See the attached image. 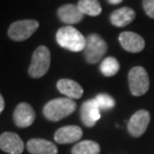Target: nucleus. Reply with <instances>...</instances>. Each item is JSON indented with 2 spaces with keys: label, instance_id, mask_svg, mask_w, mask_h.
Segmentation results:
<instances>
[{
  "label": "nucleus",
  "instance_id": "1",
  "mask_svg": "<svg viewBox=\"0 0 154 154\" xmlns=\"http://www.w3.org/2000/svg\"><path fill=\"white\" fill-rule=\"evenodd\" d=\"M77 103L69 97H58L48 101L43 109L44 116L50 121H59L76 110Z\"/></svg>",
  "mask_w": 154,
  "mask_h": 154
},
{
  "label": "nucleus",
  "instance_id": "2",
  "mask_svg": "<svg viewBox=\"0 0 154 154\" xmlns=\"http://www.w3.org/2000/svg\"><path fill=\"white\" fill-rule=\"evenodd\" d=\"M57 43L62 48L71 52L84 51L86 47V37L72 26H64L60 28L56 34Z\"/></svg>",
  "mask_w": 154,
  "mask_h": 154
},
{
  "label": "nucleus",
  "instance_id": "3",
  "mask_svg": "<svg viewBox=\"0 0 154 154\" xmlns=\"http://www.w3.org/2000/svg\"><path fill=\"white\" fill-rule=\"evenodd\" d=\"M51 65V53L46 46H39L32 55L28 74L33 79L42 78L47 74Z\"/></svg>",
  "mask_w": 154,
  "mask_h": 154
},
{
  "label": "nucleus",
  "instance_id": "4",
  "mask_svg": "<svg viewBox=\"0 0 154 154\" xmlns=\"http://www.w3.org/2000/svg\"><path fill=\"white\" fill-rule=\"evenodd\" d=\"M86 47L84 54L88 64H97L107 52V44L99 34L93 33L86 37Z\"/></svg>",
  "mask_w": 154,
  "mask_h": 154
},
{
  "label": "nucleus",
  "instance_id": "5",
  "mask_svg": "<svg viewBox=\"0 0 154 154\" xmlns=\"http://www.w3.org/2000/svg\"><path fill=\"white\" fill-rule=\"evenodd\" d=\"M39 28V22L33 19H25L13 22L8 29V36L15 42H23L33 35Z\"/></svg>",
  "mask_w": 154,
  "mask_h": 154
},
{
  "label": "nucleus",
  "instance_id": "6",
  "mask_svg": "<svg viewBox=\"0 0 154 154\" xmlns=\"http://www.w3.org/2000/svg\"><path fill=\"white\" fill-rule=\"evenodd\" d=\"M128 84L133 96L140 97L149 90V77L142 67H133L128 73Z\"/></svg>",
  "mask_w": 154,
  "mask_h": 154
},
{
  "label": "nucleus",
  "instance_id": "7",
  "mask_svg": "<svg viewBox=\"0 0 154 154\" xmlns=\"http://www.w3.org/2000/svg\"><path fill=\"white\" fill-rule=\"evenodd\" d=\"M150 122V114L145 109L136 111L127 123V129L130 135L133 137H139L145 132Z\"/></svg>",
  "mask_w": 154,
  "mask_h": 154
},
{
  "label": "nucleus",
  "instance_id": "8",
  "mask_svg": "<svg viewBox=\"0 0 154 154\" xmlns=\"http://www.w3.org/2000/svg\"><path fill=\"white\" fill-rule=\"evenodd\" d=\"M25 145L18 134L14 132H3L0 135V149L9 154H21Z\"/></svg>",
  "mask_w": 154,
  "mask_h": 154
},
{
  "label": "nucleus",
  "instance_id": "9",
  "mask_svg": "<svg viewBox=\"0 0 154 154\" xmlns=\"http://www.w3.org/2000/svg\"><path fill=\"white\" fill-rule=\"evenodd\" d=\"M36 117L35 111L27 103H19L13 112V120L18 127L26 128L34 122Z\"/></svg>",
  "mask_w": 154,
  "mask_h": 154
},
{
  "label": "nucleus",
  "instance_id": "10",
  "mask_svg": "<svg viewBox=\"0 0 154 154\" xmlns=\"http://www.w3.org/2000/svg\"><path fill=\"white\" fill-rule=\"evenodd\" d=\"M119 43L124 50L130 53H140L145 47V41L134 32H122L119 37Z\"/></svg>",
  "mask_w": 154,
  "mask_h": 154
},
{
  "label": "nucleus",
  "instance_id": "11",
  "mask_svg": "<svg viewBox=\"0 0 154 154\" xmlns=\"http://www.w3.org/2000/svg\"><path fill=\"white\" fill-rule=\"evenodd\" d=\"M100 119V109L96 100H88L81 106V119L88 127H93Z\"/></svg>",
  "mask_w": 154,
  "mask_h": 154
},
{
  "label": "nucleus",
  "instance_id": "12",
  "mask_svg": "<svg viewBox=\"0 0 154 154\" xmlns=\"http://www.w3.org/2000/svg\"><path fill=\"white\" fill-rule=\"evenodd\" d=\"M83 130L78 125H67L59 128L55 132L54 139L59 144H69L77 142L83 137Z\"/></svg>",
  "mask_w": 154,
  "mask_h": 154
},
{
  "label": "nucleus",
  "instance_id": "13",
  "mask_svg": "<svg viewBox=\"0 0 154 154\" xmlns=\"http://www.w3.org/2000/svg\"><path fill=\"white\" fill-rule=\"evenodd\" d=\"M59 19L68 25H74L80 23L84 19V14L78 5L75 4H65L59 7L57 11Z\"/></svg>",
  "mask_w": 154,
  "mask_h": 154
},
{
  "label": "nucleus",
  "instance_id": "14",
  "mask_svg": "<svg viewBox=\"0 0 154 154\" xmlns=\"http://www.w3.org/2000/svg\"><path fill=\"white\" fill-rule=\"evenodd\" d=\"M57 88L61 94L72 100L81 99L84 94V90L77 82L70 79H61L57 83Z\"/></svg>",
  "mask_w": 154,
  "mask_h": 154
},
{
  "label": "nucleus",
  "instance_id": "15",
  "mask_svg": "<svg viewBox=\"0 0 154 154\" xmlns=\"http://www.w3.org/2000/svg\"><path fill=\"white\" fill-rule=\"evenodd\" d=\"M27 149L32 154H58V148L53 142L42 138H33L27 142Z\"/></svg>",
  "mask_w": 154,
  "mask_h": 154
},
{
  "label": "nucleus",
  "instance_id": "16",
  "mask_svg": "<svg viewBox=\"0 0 154 154\" xmlns=\"http://www.w3.org/2000/svg\"><path fill=\"white\" fill-rule=\"evenodd\" d=\"M134 18H135V12L132 8L122 7L113 11L110 15V22L116 27H125L129 25Z\"/></svg>",
  "mask_w": 154,
  "mask_h": 154
},
{
  "label": "nucleus",
  "instance_id": "17",
  "mask_svg": "<svg viewBox=\"0 0 154 154\" xmlns=\"http://www.w3.org/2000/svg\"><path fill=\"white\" fill-rule=\"evenodd\" d=\"M100 151L99 143L93 140H84L72 148V154H100Z\"/></svg>",
  "mask_w": 154,
  "mask_h": 154
},
{
  "label": "nucleus",
  "instance_id": "18",
  "mask_svg": "<svg viewBox=\"0 0 154 154\" xmlns=\"http://www.w3.org/2000/svg\"><path fill=\"white\" fill-rule=\"evenodd\" d=\"M77 5L83 14L91 17L99 16L101 13V6L99 0H79Z\"/></svg>",
  "mask_w": 154,
  "mask_h": 154
},
{
  "label": "nucleus",
  "instance_id": "19",
  "mask_svg": "<svg viewBox=\"0 0 154 154\" xmlns=\"http://www.w3.org/2000/svg\"><path fill=\"white\" fill-rule=\"evenodd\" d=\"M100 70L101 74L106 77H112L119 71V63L116 58L106 57L100 63Z\"/></svg>",
  "mask_w": 154,
  "mask_h": 154
},
{
  "label": "nucleus",
  "instance_id": "20",
  "mask_svg": "<svg viewBox=\"0 0 154 154\" xmlns=\"http://www.w3.org/2000/svg\"><path fill=\"white\" fill-rule=\"evenodd\" d=\"M96 101L100 109H110L116 106V101L107 94H100L96 97Z\"/></svg>",
  "mask_w": 154,
  "mask_h": 154
},
{
  "label": "nucleus",
  "instance_id": "21",
  "mask_svg": "<svg viewBox=\"0 0 154 154\" xmlns=\"http://www.w3.org/2000/svg\"><path fill=\"white\" fill-rule=\"evenodd\" d=\"M142 6L146 15L154 19V0H142Z\"/></svg>",
  "mask_w": 154,
  "mask_h": 154
},
{
  "label": "nucleus",
  "instance_id": "22",
  "mask_svg": "<svg viewBox=\"0 0 154 154\" xmlns=\"http://www.w3.org/2000/svg\"><path fill=\"white\" fill-rule=\"evenodd\" d=\"M4 106H5L4 99H3V97L1 96V94H0V113H1L3 109H4Z\"/></svg>",
  "mask_w": 154,
  "mask_h": 154
},
{
  "label": "nucleus",
  "instance_id": "23",
  "mask_svg": "<svg viewBox=\"0 0 154 154\" xmlns=\"http://www.w3.org/2000/svg\"><path fill=\"white\" fill-rule=\"evenodd\" d=\"M110 4H119L120 2H122L123 0H107Z\"/></svg>",
  "mask_w": 154,
  "mask_h": 154
}]
</instances>
